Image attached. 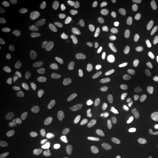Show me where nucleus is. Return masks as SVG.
Returning a JSON list of instances; mask_svg holds the SVG:
<instances>
[{
  "label": "nucleus",
  "mask_w": 158,
  "mask_h": 158,
  "mask_svg": "<svg viewBox=\"0 0 158 158\" xmlns=\"http://www.w3.org/2000/svg\"><path fill=\"white\" fill-rule=\"evenodd\" d=\"M122 74L124 77L128 79H134L136 76V72L129 66H126L123 69Z\"/></svg>",
  "instance_id": "obj_29"
},
{
  "label": "nucleus",
  "mask_w": 158,
  "mask_h": 158,
  "mask_svg": "<svg viewBox=\"0 0 158 158\" xmlns=\"http://www.w3.org/2000/svg\"><path fill=\"white\" fill-rule=\"evenodd\" d=\"M80 27L76 23H67L61 27L59 34L61 38L63 40H69L73 38L79 34Z\"/></svg>",
  "instance_id": "obj_1"
},
{
  "label": "nucleus",
  "mask_w": 158,
  "mask_h": 158,
  "mask_svg": "<svg viewBox=\"0 0 158 158\" xmlns=\"http://www.w3.org/2000/svg\"><path fill=\"white\" fill-rule=\"evenodd\" d=\"M6 140L15 145H21L23 144V139L21 136L16 132H11L6 136Z\"/></svg>",
  "instance_id": "obj_16"
},
{
  "label": "nucleus",
  "mask_w": 158,
  "mask_h": 158,
  "mask_svg": "<svg viewBox=\"0 0 158 158\" xmlns=\"http://www.w3.org/2000/svg\"><path fill=\"white\" fill-rule=\"evenodd\" d=\"M129 158H141L140 156H131Z\"/></svg>",
  "instance_id": "obj_45"
},
{
  "label": "nucleus",
  "mask_w": 158,
  "mask_h": 158,
  "mask_svg": "<svg viewBox=\"0 0 158 158\" xmlns=\"http://www.w3.org/2000/svg\"><path fill=\"white\" fill-rule=\"evenodd\" d=\"M74 143L76 146L80 148H87L90 147L91 139L89 136H81L74 139Z\"/></svg>",
  "instance_id": "obj_15"
},
{
  "label": "nucleus",
  "mask_w": 158,
  "mask_h": 158,
  "mask_svg": "<svg viewBox=\"0 0 158 158\" xmlns=\"http://www.w3.org/2000/svg\"><path fill=\"white\" fill-rule=\"evenodd\" d=\"M56 23L55 18L50 16H45L39 20V24L43 28H47L52 26Z\"/></svg>",
  "instance_id": "obj_19"
},
{
  "label": "nucleus",
  "mask_w": 158,
  "mask_h": 158,
  "mask_svg": "<svg viewBox=\"0 0 158 158\" xmlns=\"http://www.w3.org/2000/svg\"><path fill=\"white\" fill-rule=\"evenodd\" d=\"M91 45V40L89 38H85L74 42L70 47V52L73 53H80L87 51Z\"/></svg>",
  "instance_id": "obj_3"
},
{
  "label": "nucleus",
  "mask_w": 158,
  "mask_h": 158,
  "mask_svg": "<svg viewBox=\"0 0 158 158\" xmlns=\"http://www.w3.org/2000/svg\"><path fill=\"white\" fill-rule=\"evenodd\" d=\"M12 117L15 119H19L23 116V111L20 107L15 108L12 112Z\"/></svg>",
  "instance_id": "obj_39"
},
{
  "label": "nucleus",
  "mask_w": 158,
  "mask_h": 158,
  "mask_svg": "<svg viewBox=\"0 0 158 158\" xmlns=\"http://www.w3.org/2000/svg\"><path fill=\"white\" fill-rule=\"evenodd\" d=\"M74 158H94V156L89 153H81L76 155Z\"/></svg>",
  "instance_id": "obj_40"
},
{
  "label": "nucleus",
  "mask_w": 158,
  "mask_h": 158,
  "mask_svg": "<svg viewBox=\"0 0 158 158\" xmlns=\"http://www.w3.org/2000/svg\"><path fill=\"white\" fill-rule=\"evenodd\" d=\"M92 91H93L90 90L89 89H85L83 90V95L85 97H89L91 96L92 94Z\"/></svg>",
  "instance_id": "obj_44"
},
{
  "label": "nucleus",
  "mask_w": 158,
  "mask_h": 158,
  "mask_svg": "<svg viewBox=\"0 0 158 158\" xmlns=\"http://www.w3.org/2000/svg\"><path fill=\"white\" fill-rule=\"evenodd\" d=\"M151 114L155 118H158V107L153 108L151 111Z\"/></svg>",
  "instance_id": "obj_42"
},
{
  "label": "nucleus",
  "mask_w": 158,
  "mask_h": 158,
  "mask_svg": "<svg viewBox=\"0 0 158 158\" xmlns=\"http://www.w3.org/2000/svg\"><path fill=\"white\" fill-rule=\"evenodd\" d=\"M15 158H24V156H23V155H18V156H17V157Z\"/></svg>",
  "instance_id": "obj_46"
},
{
  "label": "nucleus",
  "mask_w": 158,
  "mask_h": 158,
  "mask_svg": "<svg viewBox=\"0 0 158 158\" xmlns=\"http://www.w3.org/2000/svg\"><path fill=\"white\" fill-rule=\"evenodd\" d=\"M158 49V46H155V49Z\"/></svg>",
  "instance_id": "obj_47"
},
{
  "label": "nucleus",
  "mask_w": 158,
  "mask_h": 158,
  "mask_svg": "<svg viewBox=\"0 0 158 158\" xmlns=\"http://www.w3.org/2000/svg\"><path fill=\"white\" fill-rule=\"evenodd\" d=\"M118 11V4L113 1L108 2L106 7L105 14L106 17L110 19H113L116 17Z\"/></svg>",
  "instance_id": "obj_7"
},
{
  "label": "nucleus",
  "mask_w": 158,
  "mask_h": 158,
  "mask_svg": "<svg viewBox=\"0 0 158 158\" xmlns=\"http://www.w3.org/2000/svg\"><path fill=\"white\" fill-rule=\"evenodd\" d=\"M62 147L58 142H55L51 147V155L52 158H57L62 152Z\"/></svg>",
  "instance_id": "obj_20"
},
{
  "label": "nucleus",
  "mask_w": 158,
  "mask_h": 158,
  "mask_svg": "<svg viewBox=\"0 0 158 158\" xmlns=\"http://www.w3.org/2000/svg\"><path fill=\"white\" fill-rule=\"evenodd\" d=\"M19 4L23 7L26 8H31L35 6V1L34 0H19Z\"/></svg>",
  "instance_id": "obj_35"
},
{
  "label": "nucleus",
  "mask_w": 158,
  "mask_h": 158,
  "mask_svg": "<svg viewBox=\"0 0 158 158\" xmlns=\"http://www.w3.org/2000/svg\"><path fill=\"white\" fill-rule=\"evenodd\" d=\"M36 157L37 153L32 151H29L26 155V158H36Z\"/></svg>",
  "instance_id": "obj_43"
},
{
  "label": "nucleus",
  "mask_w": 158,
  "mask_h": 158,
  "mask_svg": "<svg viewBox=\"0 0 158 158\" xmlns=\"http://www.w3.org/2000/svg\"><path fill=\"white\" fill-rule=\"evenodd\" d=\"M118 34L121 38H127L132 34V31L131 29L126 27H121L118 29Z\"/></svg>",
  "instance_id": "obj_33"
},
{
  "label": "nucleus",
  "mask_w": 158,
  "mask_h": 158,
  "mask_svg": "<svg viewBox=\"0 0 158 158\" xmlns=\"http://www.w3.org/2000/svg\"><path fill=\"white\" fill-rule=\"evenodd\" d=\"M81 69L76 65L66 64L62 68V73L64 76H70L72 74H75L81 73Z\"/></svg>",
  "instance_id": "obj_11"
},
{
  "label": "nucleus",
  "mask_w": 158,
  "mask_h": 158,
  "mask_svg": "<svg viewBox=\"0 0 158 158\" xmlns=\"http://www.w3.org/2000/svg\"><path fill=\"white\" fill-rule=\"evenodd\" d=\"M121 14H122L123 19L125 22L129 21L132 17V15L127 8H124L123 9Z\"/></svg>",
  "instance_id": "obj_38"
},
{
  "label": "nucleus",
  "mask_w": 158,
  "mask_h": 158,
  "mask_svg": "<svg viewBox=\"0 0 158 158\" xmlns=\"http://www.w3.org/2000/svg\"><path fill=\"white\" fill-rule=\"evenodd\" d=\"M60 113L63 118H70L74 113L73 105L68 101L63 100L60 104Z\"/></svg>",
  "instance_id": "obj_4"
},
{
  "label": "nucleus",
  "mask_w": 158,
  "mask_h": 158,
  "mask_svg": "<svg viewBox=\"0 0 158 158\" xmlns=\"http://www.w3.org/2000/svg\"><path fill=\"white\" fill-rule=\"evenodd\" d=\"M93 12V6L90 2H87L81 10L80 15L83 18H88L90 17Z\"/></svg>",
  "instance_id": "obj_23"
},
{
  "label": "nucleus",
  "mask_w": 158,
  "mask_h": 158,
  "mask_svg": "<svg viewBox=\"0 0 158 158\" xmlns=\"http://www.w3.org/2000/svg\"><path fill=\"white\" fill-rule=\"evenodd\" d=\"M100 133L102 137L106 139H115L117 136L115 130H114L113 127L110 126L102 128V130H100Z\"/></svg>",
  "instance_id": "obj_14"
},
{
  "label": "nucleus",
  "mask_w": 158,
  "mask_h": 158,
  "mask_svg": "<svg viewBox=\"0 0 158 158\" xmlns=\"http://www.w3.org/2000/svg\"><path fill=\"white\" fill-rule=\"evenodd\" d=\"M87 128V125L83 123H78L68 126L65 132L68 135H77L82 133Z\"/></svg>",
  "instance_id": "obj_5"
},
{
  "label": "nucleus",
  "mask_w": 158,
  "mask_h": 158,
  "mask_svg": "<svg viewBox=\"0 0 158 158\" xmlns=\"http://www.w3.org/2000/svg\"><path fill=\"white\" fill-rule=\"evenodd\" d=\"M108 48L119 55H124L126 53L125 49L122 46L116 44H110L108 45Z\"/></svg>",
  "instance_id": "obj_27"
},
{
  "label": "nucleus",
  "mask_w": 158,
  "mask_h": 158,
  "mask_svg": "<svg viewBox=\"0 0 158 158\" xmlns=\"http://www.w3.org/2000/svg\"><path fill=\"white\" fill-rule=\"evenodd\" d=\"M43 127L40 123H35L29 130L30 135L34 138H39L42 134Z\"/></svg>",
  "instance_id": "obj_18"
},
{
  "label": "nucleus",
  "mask_w": 158,
  "mask_h": 158,
  "mask_svg": "<svg viewBox=\"0 0 158 158\" xmlns=\"http://www.w3.org/2000/svg\"><path fill=\"white\" fill-rule=\"evenodd\" d=\"M108 85L105 83H97L96 88L92 91L91 99L95 102H101L107 93Z\"/></svg>",
  "instance_id": "obj_2"
},
{
  "label": "nucleus",
  "mask_w": 158,
  "mask_h": 158,
  "mask_svg": "<svg viewBox=\"0 0 158 158\" xmlns=\"http://www.w3.org/2000/svg\"><path fill=\"white\" fill-rule=\"evenodd\" d=\"M31 149L40 155H43V148L42 146L36 142H33L31 146Z\"/></svg>",
  "instance_id": "obj_34"
},
{
  "label": "nucleus",
  "mask_w": 158,
  "mask_h": 158,
  "mask_svg": "<svg viewBox=\"0 0 158 158\" xmlns=\"http://www.w3.org/2000/svg\"><path fill=\"white\" fill-rule=\"evenodd\" d=\"M10 20L8 18L6 17L5 15L1 13L0 14V26L2 27H7L10 24Z\"/></svg>",
  "instance_id": "obj_36"
},
{
  "label": "nucleus",
  "mask_w": 158,
  "mask_h": 158,
  "mask_svg": "<svg viewBox=\"0 0 158 158\" xmlns=\"http://www.w3.org/2000/svg\"><path fill=\"white\" fill-rule=\"evenodd\" d=\"M142 76L145 80L147 86L149 88H153L156 85V80L152 74L147 70L142 71Z\"/></svg>",
  "instance_id": "obj_13"
},
{
  "label": "nucleus",
  "mask_w": 158,
  "mask_h": 158,
  "mask_svg": "<svg viewBox=\"0 0 158 158\" xmlns=\"http://www.w3.org/2000/svg\"><path fill=\"white\" fill-rule=\"evenodd\" d=\"M12 45V42L10 37L6 35L0 36V46L2 47L9 48Z\"/></svg>",
  "instance_id": "obj_30"
},
{
  "label": "nucleus",
  "mask_w": 158,
  "mask_h": 158,
  "mask_svg": "<svg viewBox=\"0 0 158 158\" xmlns=\"http://www.w3.org/2000/svg\"><path fill=\"white\" fill-rule=\"evenodd\" d=\"M96 83L93 81L89 82L85 85V89H89V90L91 91L93 90L96 88Z\"/></svg>",
  "instance_id": "obj_41"
},
{
  "label": "nucleus",
  "mask_w": 158,
  "mask_h": 158,
  "mask_svg": "<svg viewBox=\"0 0 158 158\" xmlns=\"http://www.w3.org/2000/svg\"><path fill=\"white\" fill-rule=\"evenodd\" d=\"M143 36L142 34L137 33L134 35L132 38L131 40L130 46L131 48H135L140 45L143 42Z\"/></svg>",
  "instance_id": "obj_22"
},
{
  "label": "nucleus",
  "mask_w": 158,
  "mask_h": 158,
  "mask_svg": "<svg viewBox=\"0 0 158 158\" xmlns=\"http://www.w3.org/2000/svg\"><path fill=\"white\" fill-rule=\"evenodd\" d=\"M97 53L99 57L104 62L113 64L115 63V59L112 54L104 47H100L97 49Z\"/></svg>",
  "instance_id": "obj_6"
},
{
  "label": "nucleus",
  "mask_w": 158,
  "mask_h": 158,
  "mask_svg": "<svg viewBox=\"0 0 158 158\" xmlns=\"http://www.w3.org/2000/svg\"></svg>",
  "instance_id": "obj_49"
},
{
  "label": "nucleus",
  "mask_w": 158,
  "mask_h": 158,
  "mask_svg": "<svg viewBox=\"0 0 158 158\" xmlns=\"http://www.w3.org/2000/svg\"><path fill=\"white\" fill-rule=\"evenodd\" d=\"M2 98V93H0V98Z\"/></svg>",
  "instance_id": "obj_48"
},
{
  "label": "nucleus",
  "mask_w": 158,
  "mask_h": 158,
  "mask_svg": "<svg viewBox=\"0 0 158 158\" xmlns=\"http://www.w3.org/2000/svg\"><path fill=\"white\" fill-rule=\"evenodd\" d=\"M4 8L8 13L12 15L16 14L19 12V6H18L17 4L12 2H9L6 3L4 6Z\"/></svg>",
  "instance_id": "obj_24"
},
{
  "label": "nucleus",
  "mask_w": 158,
  "mask_h": 158,
  "mask_svg": "<svg viewBox=\"0 0 158 158\" xmlns=\"http://www.w3.org/2000/svg\"><path fill=\"white\" fill-rule=\"evenodd\" d=\"M26 68L33 73H38L42 69L41 63L36 60H31L26 63Z\"/></svg>",
  "instance_id": "obj_17"
},
{
  "label": "nucleus",
  "mask_w": 158,
  "mask_h": 158,
  "mask_svg": "<svg viewBox=\"0 0 158 158\" xmlns=\"http://www.w3.org/2000/svg\"><path fill=\"white\" fill-rule=\"evenodd\" d=\"M58 58L66 62H76L77 60V57L73 53L66 50L60 52L58 55Z\"/></svg>",
  "instance_id": "obj_9"
},
{
  "label": "nucleus",
  "mask_w": 158,
  "mask_h": 158,
  "mask_svg": "<svg viewBox=\"0 0 158 158\" xmlns=\"http://www.w3.org/2000/svg\"><path fill=\"white\" fill-rule=\"evenodd\" d=\"M150 9L148 11V15L152 17H156L158 15V4L156 2H152L150 4Z\"/></svg>",
  "instance_id": "obj_32"
},
{
  "label": "nucleus",
  "mask_w": 158,
  "mask_h": 158,
  "mask_svg": "<svg viewBox=\"0 0 158 158\" xmlns=\"http://www.w3.org/2000/svg\"><path fill=\"white\" fill-rule=\"evenodd\" d=\"M110 118L116 124L118 125L121 128H125L127 127V122L124 118H123L118 114H112L110 115Z\"/></svg>",
  "instance_id": "obj_21"
},
{
  "label": "nucleus",
  "mask_w": 158,
  "mask_h": 158,
  "mask_svg": "<svg viewBox=\"0 0 158 158\" xmlns=\"http://www.w3.org/2000/svg\"><path fill=\"white\" fill-rule=\"evenodd\" d=\"M102 155L107 158H117L122 153V151L118 148L111 146L104 147L102 151Z\"/></svg>",
  "instance_id": "obj_8"
},
{
  "label": "nucleus",
  "mask_w": 158,
  "mask_h": 158,
  "mask_svg": "<svg viewBox=\"0 0 158 158\" xmlns=\"http://www.w3.org/2000/svg\"><path fill=\"white\" fill-rule=\"evenodd\" d=\"M18 97L21 102L26 103L29 101L30 95L27 91L21 90L18 93Z\"/></svg>",
  "instance_id": "obj_31"
},
{
  "label": "nucleus",
  "mask_w": 158,
  "mask_h": 158,
  "mask_svg": "<svg viewBox=\"0 0 158 158\" xmlns=\"http://www.w3.org/2000/svg\"><path fill=\"white\" fill-rule=\"evenodd\" d=\"M4 62L9 64H17L21 62L22 59L20 57L17 56V55H9L5 57L4 59Z\"/></svg>",
  "instance_id": "obj_25"
},
{
  "label": "nucleus",
  "mask_w": 158,
  "mask_h": 158,
  "mask_svg": "<svg viewBox=\"0 0 158 158\" xmlns=\"http://www.w3.org/2000/svg\"><path fill=\"white\" fill-rule=\"evenodd\" d=\"M135 6L139 11L142 12H148L151 6L150 4H149L148 3L141 1H136Z\"/></svg>",
  "instance_id": "obj_28"
},
{
  "label": "nucleus",
  "mask_w": 158,
  "mask_h": 158,
  "mask_svg": "<svg viewBox=\"0 0 158 158\" xmlns=\"http://www.w3.org/2000/svg\"><path fill=\"white\" fill-rule=\"evenodd\" d=\"M149 129V125L148 123H142L138 128L136 133V138L138 140H145L148 135V132Z\"/></svg>",
  "instance_id": "obj_10"
},
{
  "label": "nucleus",
  "mask_w": 158,
  "mask_h": 158,
  "mask_svg": "<svg viewBox=\"0 0 158 158\" xmlns=\"http://www.w3.org/2000/svg\"><path fill=\"white\" fill-rule=\"evenodd\" d=\"M156 23L151 20H149V19H142L140 21V25L141 27L144 30L148 31L150 30L151 29L155 27Z\"/></svg>",
  "instance_id": "obj_26"
},
{
  "label": "nucleus",
  "mask_w": 158,
  "mask_h": 158,
  "mask_svg": "<svg viewBox=\"0 0 158 158\" xmlns=\"http://www.w3.org/2000/svg\"><path fill=\"white\" fill-rule=\"evenodd\" d=\"M11 87V84L6 80V79L2 76H0V87L1 89L7 90Z\"/></svg>",
  "instance_id": "obj_37"
},
{
  "label": "nucleus",
  "mask_w": 158,
  "mask_h": 158,
  "mask_svg": "<svg viewBox=\"0 0 158 158\" xmlns=\"http://www.w3.org/2000/svg\"><path fill=\"white\" fill-rule=\"evenodd\" d=\"M143 63L147 68L158 70V59L156 57L148 55L143 57Z\"/></svg>",
  "instance_id": "obj_12"
}]
</instances>
